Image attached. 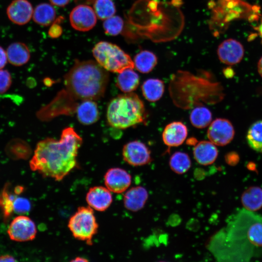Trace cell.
Wrapping results in <instances>:
<instances>
[{
    "instance_id": "obj_1",
    "label": "cell",
    "mask_w": 262,
    "mask_h": 262,
    "mask_svg": "<svg viewBox=\"0 0 262 262\" xmlns=\"http://www.w3.org/2000/svg\"><path fill=\"white\" fill-rule=\"evenodd\" d=\"M82 139L72 127L62 131L59 140L47 138L39 142L29 163L31 169L44 177L60 181L76 165Z\"/></svg>"
},
{
    "instance_id": "obj_2",
    "label": "cell",
    "mask_w": 262,
    "mask_h": 262,
    "mask_svg": "<svg viewBox=\"0 0 262 262\" xmlns=\"http://www.w3.org/2000/svg\"><path fill=\"white\" fill-rule=\"evenodd\" d=\"M222 256L227 261L246 262L262 251V215L243 209L223 232Z\"/></svg>"
},
{
    "instance_id": "obj_3",
    "label": "cell",
    "mask_w": 262,
    "mask_h": 262,
    "mask_svg": "<svg viewBox=\"0 0 262 262\" xmlns=\"http://www.w3.org/2000/svg\"><path fill=\"white\" fill-rule=\"evenodd\" d=\"M109 81L107 70L97 62L76 60L65 76L67 91L77 99L95 100L103 97Z\"/></svg>"
},
{
    "instance_id": "obj_4",
    "label": "cell",
    "mask_w": 262,
    "mask_h": 262,
    "mask_svg": "<svg viewBox=\"0 0 262 262\" xmlns=\"http://www.w3.org/2000/svg\"><path fill=\"white\" fill-rule=\"evenodd\" d=\"M146 115L143 101L132 92L120 95L113 98L107 110L108 123L119 129L135 126L145 122Z\"/></svg>"
},
{
    "instance_id": "obj_5",
    "label": "cell",
    "mask_w": 262,
    "mask_h": 262,
    "mask_svg": "<svg viewBox=\"0 0 262 262\" xmlns=\"http://www.w3.org/2000/svg\"><path fill=\"white\" fill-rule=\"evenodd\" d=\"M92 52L96 62L107 71L119 73L134 67L130 55L112 43L100 41L95 45Z\"/></svg>"
},
{
    "instance_id": "obj_6",
    "label": "cell",
    "mask_w": 262,
    "mask_h": 262,
    "mask_svg": "<svg viewBox=\"0 0 262 262\" xmlns=\"http://www.w3.org/2000/svg\"><path fill=\"white\" fill-rule=\"evenodd\" d=\"M98 227L93 209L89 206L79 207L68 223L73 236L89 246L93 244V238L98 232Z\"/></svg>"
},
{
    "instance_id": "obj_7",
    "label": "cell",
    "mask_w": 262,
    "mask_h": 262,
    "mask_svg": "<svg viewBox=\"0 0 262 262\" xmlns=\"http://www.w3.org/2000/svg\"><path fill=\"white\" fill-rule=\"evenodd\" d=\"M37 229L34 222L29 217L19 215L11 222L7 230L10 238L16 242H26L34 239Z\"/></svg>"
},
{
    "instance_id": "obj_8",
    "label": "cell",
    "mask_w": 262,
    "mask_h": 262,
    "mask_svg": "<svg viewBox=\"0 0 262 262\" xmlns=\"http://www.w3.org/2000/svg\"><path fill=\"white\" fill-rule=\"evenodd\" d=\"M124 160L133 166H139L148 164L152 161L151 152L143 142L138 140L129 142L122 149Z\"/></svg>"
},
{
    "instance_id": "obj_9",
    "label": "cell",
    "mask_w": 262,
    "mask_h": 262,
    "mask_svg": "<svg viewBox=\"0 0 262 262\" xmlns=\"http://www.w3.org/2000/svg\"><path fill=\"white\" fill-rule=\"evenodd\" d=\"M235 132L231 123L228 119L218 118L210 125L207 136L215 145L224 146L233 139Z\"/></svg>"
},
{
    "instance_id": "obj_10",
    "label": "cell",
    "mask_w": 262,
    "mask_h": 262,
    "mask_svg": "<svg viewBox=\"0 0 262 262\" xmlns=\"http://www.w3.org/2000/svg\"><path fill=\"white\" fill-rule=\"evenodd\" d=\"M69 20L73 28L81 32H87L96 25L97 16L91 7L82 4L72 10Z\"/></svg>"
},
{
    "instance_id": "obj_11",
    "label": "cell",
    "mask_w": 262,
    "mask_h": 262,
    "mask_svg": "<svg viewBox=\"0 0 262 262\" xmlns=\"http://www.w3.org/2000/svg\"><path fill=\"white\" fill-rule=\"evenodd\" d=\"M244 48L238 41L229 38L218 46L217 53L219 60L228 65H234L240 63L244 55Z\"/></svg>"
},
{
    "instance_id": "obj_12",
    "label": "cell",
    "mask_w": 262,
    "mask_h": 262,
    "mask_svg": "<svg viewBox=\"0 0 262 262\" xmlns=\"http://www.w3.org/2000/svg\"><path fill=\"white\" fill-rule=\"evenodd\" d=\"M131 177L124 169L115 167L109 169L104 175L106 187L112 192L120 194L131 185Z\"/></svg>"
},
{
    "instance_id": "obj_13",
    "label": "cell",
    "mask_w": 262,
    "mask_h": 262,
    "mask_svg": "<svg viewBox=\"0 0 262 262\" xmlns=\"http://www.w3.org/2000/svg\"><path fill=\"white\" fill-rule=\"evenodd\" d=\"M33 12L32 5L28 0H14L6 10L10 20L18 25L27 24L31 20Z\"/></svg>"
},
{
    "instance_id": "obj_14",
    "label": "cell",
    "mask_w": 262,
    "mask_h": 262,
    "mask_svg": "<svg viewBox=\"0 0 262 262\" xmlns=\"http://www.w3.org/2000/svg\"><path fill=\"white\" fill-rule=\"evenodd\" d=\"M86 200L92 209L103 212L111 205L113 197L111 191L107 187L97 186L90 188L86 194Z\"/></svg>"
},
{
    "instance_id": "obj_15",
    "label": "cell",
    "mask_w": 262,
    "mask_h": 262,
    "mask_svg": "<svg viewBox=\"0 0 262 262\" xmlns=\"http://www.w3.org/2000/svg\"><path fill=\"white\" fill-rule=\"evenodd\" d=\"M187 135L186 125L180 121H174L165 126L162 138L164 144L168 147H178L184 142Z\"/></svg>"
},
{
    "instance_id": "obj_16",
    "label": "cell",
    "mask_w": 262,
    "mask_h": 262,
    "mask_svg": "<svg viewBox=\"0 0 262 262\" xmlns=\"http://www.w3.org/2000/svg\"><path fill=\"white\" fill-rule=\"evenodd\" d=\"M148 197V192L145 187L141 186L133 187L125 193L124 205L129 211H138L144 207Z\"/></svg>"
},
{
    "instance_id": "obj_17",
    "label": "cell",
    "mask_w": 262,
    "mask_h": 262,
    "mask_svg": "<svg viewBox=\"0 0 262 262\" xmlns=\"http://www.w3.org/2000/svg\"><path fill=\"white\" fill-rule=\"evenodd\" d=\"M218 154L217 147L211 141H200L195 145L193 149L195 160L202 165L213 164L216 160Z\"/></svg>"
},
{
    "instance_id": "obj_18",
    "label": "cell",
    "mask_w": 262,
    "mask_h": 262,
    "mask_svg": "<svg viewBox=\"0 0 262 262\" xmlns=\"http://www.w3.org/2000/svg\"><path fill=\"white\" fill-rule=\"evenodd\" d=\"M77 117L79 121L85 125L97 122L99 118V112L95 100H84L78 105Z\"/></svg>"
},
{
    "instance_id": "obj_19",
    "label": "cell",
    "mask_w": 262,
    "mask_h": 262,
    "mask_svg": "<svg viewBox=\"0 0 262 262\" xmlns=\"http://www.w3.org/2000/svg\"><path fill=\"white\" fill-rule=\"evenodd\" d=\"M6 54L9 62L18 66L26 64L31 56L28 46L20 42L11 44L7 49Z\"/></svg>"
},
{
    "instance_id": "obj_20",
    "label": "cell",
    "mask_w": 262,
    "mask_h": 262,
    "mask_svg": "<svg viewBox=\"0 0 262 262\" xmlns=\"http://www.w3.org/2000/svg\"><path fill=\"white\" fill-rule=\"evenodd\" d=\"M241 201L244 209L256 212L262 208V189L258 186H251L242 194Z\"/></svg>"
},
{
    "instance_id": "obj_21",
    "label": "cell",
    "mask_w": 262,
    "mask_h": 262,
    "mask_svg": "<svg viewBox=\"0 0 262 262\" xmlns=\"http://www.w3.org/2000/svg\"><path fill=\"white\" fill-rule=\"evenodd\" d=\"M139 82L138 74L132 68H127L118 73L116 84L121 91L127 93L135 90Z\"/></svg>"
},
{
    "instance_id": "obj_22",
    "label": "cell",
    "mask_w": 262,
    "mask_h": 262,
    "mask_svg": "<svg viewBox=\"0 0 262 262\" xmlns=\"http://www.w3.org/2000/svg\"><path fill=\"white\" fill-rule=\"evenodd\" d=\"M141 90L144 98L149 101L155 102L159 100L164 91V82L155 78L148 79L144 82Z\"/></svg>"
},
{
    "instance_id": "obj_23",
    "label": "cell",
    "mask_w": 262,
    "mask_h": 262,
    "mask_svg": "<svg viewBox=\"0 0 262 262\" xmlns=\"http://www.w3.org/2000/svg\"><path fill=\"white\" fill-rule=\"evenodd\" d=\"M33 17L36 24L47 26L55 20L56 12L51 5L47 3H41L37 5L33 10Z\"/></svg>"
},
{
    "instance_id": "obj_24",
    "label": "cell",
    "mask_w": 262,
    "mask_h": 262,
    "mask_svg": "<svg viewBox=\"0 0 262 262\" xmlns=\"http://www.w3.org/2000/svg\"><path fill=\"white\" fill-rule=\"evenodd\" d=\"M134 67L140 72L147 73L152 70L157 64V58L152 52L144 50L134 58Z\"/></svg>"
},
{
    "instance_id": "obj_25",
    "label": "cell",
    "mask_w": 262,
    "mask_h": 262,
    "mask_svg": "<svg viewBox=\"0 0 262 262\" xmlns=\"http://www.w3.org/2000/svg\"><path fill=\"white\" fill-rule=\"evenodd\" d=\"M212 119L211 112L208 108L203 106L195 107L190 115L191 123L194 127L199 129L209 126Z\"/></svg>"
},
{
    "instance_id": "obj_26",
    "label": "cell",
    "mask_w": 262,
    "mask_h": 262,
    "mask_svg": "<svg viewBox=\"0 0 262 262\" xmlns=\"http://www.w3.org/2000/svg\"><path fill=\"white\" fill-rule=\"evenodd\" d=\"M169 164L173 172L178 174H182L191 167V161L186 153L177 151L170 157Z\"/></svg>"
},
{
    "instance_id": "obj_27",
    "label": "cell",
    "mask_w": 262,
    "mask_h": 262,
    "mask_svg": "<svg viewBox=\"0 0 262 262\" xmlns=\"http://www.w3.org/2000/svg\"><path fill=\"white\" fill-rule=\"evenodd\" d=\"M246 140L249 147L262 153V120L253 123L248 130Z\"/></svg>"
},
{
    "instance_id": "obj_28",
    "label": "cell",
    "mask_w": 262,
    "mask_h": 262,
    "mask_svg": "<svg viewBox=\"0 0 262 262\" xmlns=\"http://www.w3.org/2000/svg\"><path fill=\"white\" fill-rule=\"evenodd\" d=\"M93 6L97 16L101 20H105L114 16L116 12L112 0H95Z\"/></svg>"
},
{
    "instance_id": "obj_29",
    "label": "cell",
    "mask_w": 262,
    "mask_h": 262,
    "mask_svg": "<svg viewBox=\"0 0 262 262\" xmlns=\"http://www.w3.org/2000/svg\"><path fill=\"white\" fill-rule=\"evenodd\" d=\"M123 26V20L118 16H113L106 19L103 23L105 33L112 36H115L121 33Z\"/></svg>"
},
{
    "instance_id": "obj_30",
    "label": "cell",
    "mask_w": 262,
    "mask_h": 262,
    "mask_svg": "<svg viewBox=\"0 0 262 262\" xmlns=\"http://www.w3.org/2000/svg\"><path fill=\"white\" fill-rule=\"evenodd\" d=\"M12 206L14 212L21 214L29 212L31 208L30 201L27 198L21 197L14 198Z\"/></svg>"
},
{
    "instance_id": "obj_31",
    "label": "cell",
    "mask_w": 262,
    "mask_h": 262,
    "mask_svg": "<svg viewBox=\"0 0 262 262\" xmlns=\"http://www.w3.org/2000/svg\"><path fill=\"white\" fill-rule=\"evenodd\" d=\"M12 83V77L7 70L0 69V94L6 92Z\"/></svg>"
},
{
    "instance_id": "obj_32",
    "label": "cell",
    "mask_w": 262,
    "mask_h": 262,
    "mask_svg": "<svg viewBox=\"0 0 262 262\" xmlns=\"http://www.w3.org/2000/svg\"><path fill=\"white\" fill-rule=\"evenodd\" d=\"M63 19V17L59 16L53 21L48 31L49 35L50 37L56 38L61 35L63 33V29L60 23Z\"/></svg>"
},
{
    "instance_id": "obj_33",
    "label": "cell",
    "mask_w": 262,
    "mask_h": 262,
    "mask_svg": "<svg viewBox=\"0 0 262 262\" xmlns=\"http://www.w3.org/2000/svg\"><path fill=\"white\" fill-rule=\"evenodd\" d=\"M226 162L229 165H235L239 161V155L235 152L228 153L225 157Z\"/></svg>"
},
{
    "instance_id": "obj_34",
    "label": "cell",
    "mask_w": 262,
    "mask_h": 262,
    "mask_svg": "<svg viewBox=\"0 0 262 262\" xmlns=\"http://www.w3.org/2000/svg\"><path fill=\"white\" fill-rule=\"evenodd\" d=\"M7 61L6 51L0 46V69H2L5 66Z\"/></svg>"
},
{
    "instance_id": "obj_35",
    "label": "cell",
    "mask_w": 262,
    "mask_h": 262,
    "mask_svg": "<svg viewBox=\"0 0 262 262\" xmlns=\"http://www.w3.org/2000/svg\"><path fill=\"white\" fill-rule=\"evenodd\" d=\"M53 5L59 6L64 7L66 5L70 0H49Z\"/></svg>"
},
{
    "instance_id": "obj_36",
    "label": "cell",
    "mask_w": 262,
    "mask_h": 262,
    "mask_svg": "<svg viewBox=\"0 0 262 262\" xmlns=\"http://www.w3.org/2000/svg\"><path fill=\"white\" fill-rule=\"evenodd\" d=\"M15 258L9 255H4L0 256V262H15Z\"/></svg>"
},
{
    "instance_id": "obj_37",
    "label": "cell",
    "mask_w": 262,
    "mask_h": 262,
    "mask_svg": "<svg viewBox=\"0 0 262 262\" xmlns=\"http://www.w3.org/2000/svg\"><path fill=\"white\" fill-rule=\"evenodd\" d=\"M223 73L227 78H231L234 74L233 71L231 68H226L223 70Z\"/></svg>"
},
{
    "instance_id": "obj_38",
    "label": "cell",
    "mask_w": 262,
    "mask_h": 262,
    "mask_svg": "<svg viewBox=\"0 0 262 262\" xmlns=\"http://www.w3.org/2000/svg\"><path fill=\"white\" fill-rule=\"evenodd\" d=\"M258 71L260 75L262 77V57L259 59L258 63Z\"/></svg>"
},
{
    "instance_id": "obj_39",
    "label": "cell",
    "mask_w": 262,
    "mask_h": 262,
    "mask_svg": "<svg viewBox=\"0 0 262 262\" xmlns=\"http://www.w3.org/2000/svg\"><path fill=\"white\" fill-rule=\"evenodd\" d=\"M258 29L262 43V19L261 20V22L258 26Z\"/></svg>"
},
{
    "instance_id": "obj_40",
    "label": "cell",
    "mask_w": 262,
    "mask_h": 262,
    "mask_svg": "<svg viewBox=\"0 0 262 262\" xmlns=\"http://www.w3.org/2000/svg\"><path fill=\"white\" fill-rule=\"evenodd\" d=\"M72 262H87V259L81 257H77L75 259L71 261Z\"/></svg>"
}]
</instances>
